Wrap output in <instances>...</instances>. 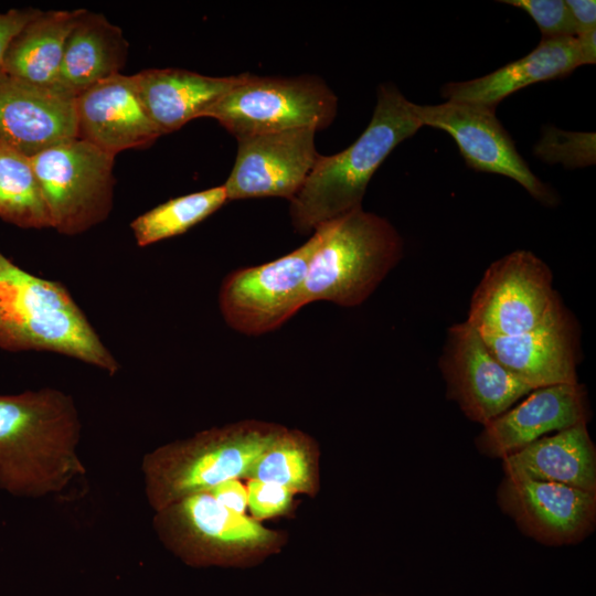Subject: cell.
<instances>
[{
  "label": "cell",
  "instance_id": "6da1fadb",
  "mask_svg": "<svg viewBox=\"0 0 596 596\" xmlns=\"http://www.w3.org/2000/svg\"><path fill=\"white\" fill-rule=\"evenodd\" d=\"M73 397L44 387L0 395V489L25 498L63 492L86 473Z\"/></svg>",
  "mask_w": 596,
  "mask_h": 596
},
{
  "label": "cell",
  "instance_id": "7a4b0ae2",
  "mask_svg": "<svg viewBox=\"0 0 596 596\" xmlns=\"http://www.w3.org/2000/svg\"><path fill=\"white\" fill-rule=\"evenodd\" d=\"M409 102L391 83L377 88L372 118L359 138L341 152L317 160L297 194L289 201L291 224L308 233L352 210L362 207L371 178L422 124Z\"/></svg>",
  "mask_w": 596,
  "mask_h": 596
},
{
  "label": "cell",
  "instance_id": "3957f363",
  "mask_svg": "<svg viewBox=\"0 0 596 596\" xmlns=\"http://www.w3.org/2000/svg\"><path fill=\"white\" fill-rule=\"evenodd\" d=\"M0 348L54 352L110 375L120 369L62 283L22 269L1 252Z\"/></svg>",
  "mask_w": 596,
  "mask_h": 596
},
{
  "label": "cell",
  "instance_id": "277c9868",
  "mask_svg": "<svg viewBox=\"0 0 596 596\" xmlns=\"http://www.w3.org/2000/svg\"><path fill=\"white\" fill-rule=\"evenodd\" d=\"M281 426L241 422L162 445L141 462L145 494L155 512L226 480L249 478Z\"/></svg>",
  "mask_w": 596,
  "mask_h": 596
},
{
  "label": "cell",
  "instance_id": "5b68a950",
  "mask_svg": "<svg viewBox=\"0 0 596 596\" xmlns=\"http://www.w3.org/2000/svg\"><path fill=\"white\" fill-rule=\"evenodd\" d=\"M323 225L308 266L306 305L322 300L360 306L401 260L403 240L386 219L362 207Z\"/></svg>",
  "mask_w": 596,
  "mask_h": 596
},
{
  "label": "cell",
  "instance_id": "8992f818",
  "mask_svg": "<svg viewBox=\"0 0 596 596\" xmlns=\"http://www.w3.org/2000/svg\"><path fill=\"white\" fill-rule=\"evenodd\" d=\"M338 99L319 77L245 73L203 117L220 123L235 139L291 129L316 131L331 125Z\"/></svg>",
  "mask_w": 596,
  "mask_h": 596
},
{
  "label": "cell",
  "instance_id": "52a82bcc",
  "mask_svg": "<svg viewBox=\"0 0 596 596\" xmlns=\"http://www.w3.org/2000/svg\"><path fill=\"white\" fill-rule=\"evenodd\" d=\"M162 543L192 566L234 565L270 552L279 535L219 503L207 491L188 496L153 517Z\"/></svg>",
  "mask_w": 596,
  "mask_h": 596
},
{
  "label": "cell",
  "instance_id": "ba28073f",
  "mask_svg": "<svg viewBox=\"0 0 596 596\" xmlns=\"http://www.w3.org/2000/svg\"><path fill=\"white\" fill-rule=\"evenodd\" d=\"M52 228L78 235L105 221L114 199L115 157L74 137L30 157Z\"/></svg>",
  "mask_w": 596,
  "mask_h": 596
},
{
  "label": "cell",
  "instance_id": "9c48e42d",
  "mask_svg": "<svg viewBox=\"0 0 596 596\" xmlns=\"http://www.w3.org/2000/svg\"><path fill=\"white\" fill-rule=\"evenodd\" d=\"M550 267L530 251L511 252L485 272L470 300L467 322L481 336H517L564 308Z\"/></svg>",
  "mask_w": 596,
  "mask_h": 596
},
{
  "label": "cell",
  "instance_id": "30bf717a",
  "mask_svg": "<svg viewBox=\"0 0 596 596\" xmlns=\"http://www.w3.org/2000/svg\"><path fill=\"white\" fill-rule=\"evenodd\" d=\"M324 233L318 226L300 247L272 262L233 270L222 281L219 308L226 324L246 336L276 330L304 306L308 266Z\"/></svg>",
  "mask_w": 596,
  "mask_h": 596
},
{
  "label": "cell",
  "instance_id": "8fae6325",
  "mask_svg": "<svg viewBox=\"0 0 596 596\" xmlns=\"http://www.w3.org/2000/svg\"><path fill=\"white\" fill-rule=\"evenodd\" d=\"M423 126L450 135L467 167L500 174L522 185L535 200L552 205L555 192L530 169L511 136L496 116V107L446 100L437 105H414Z\"/></svg>",
  "mask_w": 596,
  "mask_h": 596
},
{
  "label": "cell",
  "instance_id": "7c38bea8",
  "mask_svg": "<svg viewBox=\"0 0 596 596\" xmlns=\"http://www.w3.org/2000/svg\"><path fill=\"white\" fill-rule=\"evenodd\" d=\"M439 368L447 397L482 426L533 391L492 354L467 321L449 328Z\"/></svg>",
  "mask_w": 596,
  "mask_h": 596
},
{
  "label": "cell",
  "instance_id": "4fadbf2b",
  "mask_svg": "<svg viewBox=\"0 0 596 596\" xmlns=\"http://www.w3.org/2000/svg\"><path fill=\"white\" fill-rule=\"evenodd\" d=\"M497 502L529 538L549 546L582 542L596 525V493L522 476H503Z\"/></svg>",
  "mask_w": 596,
  "mask_h": 596
},
{
  "label": "cell",
  "instance_id": "5bb4252c",
  "mask_svg": "<svg viewBox=\"0 0 596 596\" xmlns=\"http://www.w3.org/2000/svg\"><path fill=\"white\" fill-rule=\"evenodd\" d=\"M316 132L301 128L237 139L235 163L223 184L227 201L262 196L290 201L319 156Z\"/></svg>",
  "mask_w": 596,
  "mask_h": 596
},
{
  "label": "cell",
  "instance_id": "9a60e30c",
  "mask_svg": "<svg viewBox=\"0 0 596 596\" xmlns=\"http://www.w3.org/2000/svg\"><path fill=\"white\" fill-rule=\"evenodd\" d=\"M74 137V96L57 86H40L0 73V140L33 157Z\"/></svg>",
  "mask_w": 596,
  "mask_h": 596
},
{
  "label": "cell",
  "instance_id": "2e32d148",
  "mask_svg": "<svg viewBox=\"0 0 596 596\" xmlns=\"http://www.w3.org/2000/svg\"><path fill=\"white\" fill-rule=\"evenodd\" d=\"M77 138L116 156L146 148L160 136L138 95L132 75L103 79L75 97Z\"/></svg>",
  "mask_w": 596,
  "mask_h": 596
},
{
  "label": "cell",
  "instance_id": "e0dca14e",
  "mask_svg": "<svg viewBox=\"0 0 596 596\" xmlns=\"http://www.w3.org/2000/svg\"><path fill=\"white\" fill-rule=\"evenodd\" d=\"M588 414L586 393L578 383L535 389L483 425L476 446L482 455L502 459L549 433L587 424Z\"/></svg>",
  "mask_w": 596,
  "mask_h": 596
},
{
  "label": "cell",
  "instance_id": "ac0fdd59",
  "mask_svg": "<svg viewBox=\"0 0 596 596\" xmlns=\"http://www.w3.org/2000/svg\"><path fill=\"white\" fill-rule=\"evenodd\" d=\"M481 337L492 354L532 390L577 383V331L565 307L531 331Z\"/></svg>",
  "mask_w": 596,
  "mask_h": 596
},
{
  "label": "cell",
  "instance_id": "d6986e66",
  "mask_svg": "<svg viewBox=\"0 0 596 596\" xmlns=\"http://www.w3.org/2000/svg\"><path fill=\"white\" fill-rule=\"evenodd\" d=\"M242 75L215 77L181 68H148L132 76L149 118L163 135L203 117Z\"/></svg>",
  "mask_w": 596,
  "mask_h": 596
},
{
  "label": "cell",
  "instance_id": "ffe728a7",
  "mask_svg": "<svg viewBox=\"0 0 596 596\" xmlns=\"http://www.w3.org/2000/svg\"><path fill=\"white\" fill-rule=\"evenodd\" d=\"M583 66L576 38L542 39L526 55L487 75L451 82L441 87L446 100L478 103L491 107L532 84L568 76Z\"/></svg>",
  "mask_w": 596,
  "mask_h": 596
},
{
  "label": "cell",
  "instance_id": "44dd1931",
  "mask_svg": "<svg viewBox=\"0 0 596 596\" xmlns=\"http://www.w3.org/2000/svg\"><path fill=\"white\" fill-rule=\"evenodd\" d=\"M501 460L504 476L557 482L596 493V448L586 423L543 436Z\"/></svg>",
  "mask_w": 596,
  "mask_h": 596
},
{
  "label": "cell",
  "instance_id": "7402d4cb",
  "mask_svg": "<svg viewBox=\"0 0 596 596\" xmlns=\"http://www.w3.org/2000/svg\"><path fill=\"white\" fill-rule=\"evenodd\" d=\"M129 44L123 30L102 13L81 9L66 39L55 86L76 97L120 73Z\"/></svg>",
  "mask_w": 596,
  "mask_h": 596
},
{
  "label": "cell",
  "instance_id": "603a6c76",
  "mask_svg": "<svg viewBox=\"0 0 596 596\" xmlns=\"http://www.w3.org/2000/svg\"><path fill=\"white\" fill-rule=\"evenodd\" d=\"M79 11H40L10 43L3 72L35 85L55 86L65 42Z\"/></svg>",
  "mask_w": 596,
  "mask_h": 596
},
{
  "label": "cell",
  "instance_id": "cb8c5ba5",
  "mask_svg": "<svg viewBox=\"0 0 596 596\" xmlns=\"http://www.w3.org/2000/svg\"><path fill=\"white\" fill-rule=\"evenodd\" d=\"M0 217L23 228L52 227L30 157L0 140Z\"/></svg>",
  "mask_w": 596,
  "mask_h": 596
},
{
  "label": "cell",
  "instance_id": "d4e9b609",
  "mask_svg": "<svg viewBox=\"0 0 596 596\" xmlns=\"http://www.w3.org/2000/svg\"><path fill=\"white\" fill-rule=\"evenodd\" d=\"M226 201L223 184L173 198L137 216L130 223V228L137 244L148 246L185 233L216 212Z\"/></svg>",
  "mask_w": 596,
  "mask_h": 596
},
{
  "label": "cell",
  "instance_id": "484cf974",
  "mask_svg": "<svg viewBox=\"0 0 596 596\" xmlns=\"http://www.w3.org/2000/svg\"><path fill=\"white\" fill-rule=\"evenodd\" d=\"M251 479L279 485L292 493H311L317 464L312 441L299 430L285 427L255 464Z\"/></svg>",
  "mask_w": 596,
  "mask_h": 596
},
{
  "label": "cell",
  "instance_id": "4316f807",
  "mask_svg": "<svg viewBox=\"0 0 596 596\" xmlns=\"http://www.w3.org/2000/svg\"><path fill=\"white\" fill-rule=\"evenodd\" d=\"M595 134L564 131L554 127L544 130L534 153L547 163L582 168L595 163Z\"/></svg>",
  "mask_w": 596,
  "mask_h": 596
},
{
  "label": "cell",
  "instance_id": "83f0119b",
  "mask_svg": "<svg viewBox=\"0 0 596 596\" xmlns=\"http://www.w3.org/2000/svg\"><path fill=\"white\" fill-rule=\"evenodd\" d=\"M526 12L541 31L542 39L575 38L577 29L563 0H503Z\"/></svg>",
  "mask_w": 596,
  "mask_h": 596
},
{
  "label": "cell",
  "instance_id": "f1b7e54d",
  "mask_svg": "<svg viewBox=\"0 0 596 596\" xmlns=\"http://www.w3.org/2000/svg\"><path fill=\"white\" fill-rule=\"evenodd\" d=\"M294 493L288 489L257 479L248 481L247 504L255 520H264L288 512Z\"/></svg>",
  "mask_w": 596,
  "mask_h": 596
},
{
  "label": "cell",
  "instance_id": "f546056e",
  "mask_svg": "<svg viewBox=\"0 0 596 596\" xmlns=\"http://www.w3.org/2000/svg\"><path fill=\"white\" fill-rule=\"evenodd\" d=\"M40 11L28 8L0 13V73L3 72V60L10 43Z\"/></svg>",
  "mask_w": 596,
  "mask_h": 596
},
{
  "label": "cell",
  "instance_id": "4dcf8cb0",
  "mask_svg": "<svg viewBox=\"0 0 596 596\" xmlns=\"http://www.w3.org/2000/svg\"><path fill=\"white\" fill-rule=\"evenodd\" d=\"M219 503L238 514H244L247 491L236 479L226 480L206 490Z\"/></svg>",
  "mask_w": 596,
  "mask_h": 596
},
{
  "label": "cell",
  "instance_id": "1f68e13d",
  "mask_svg": "<svg viewBox=\"0 0 596 596\" xmlns=\"http://www.w3.org/2000/svg\"><path fill=\"white\" fill-rule=\"evenodd\" d=\"M575 22L577 34L596 30V2L594 0L565 1Z\"/></svg>",
  "mask_w": 596,
  "mask_h": 596
},
{
  "label": "cell",
  "instance_id": "d6a6232c",
  "mask_svg": "<svg viewBox=\"0 0 596 596\" xmlns=\"http://www.w3.org/2000/svg\"><path fill=\"white\" fill-rule=\"evenodd\" d=\"M578 44L582 65L595 64L596 62V30H592L575 36Z\"/></svg>",
  "mask_w": 596,
  "mask_h": 596
}]
</instances>
